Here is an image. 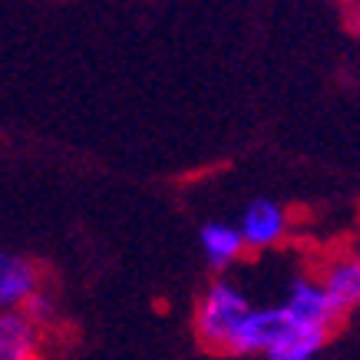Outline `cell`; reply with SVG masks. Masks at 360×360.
Here are the masks:
<instances>
[{
    "label": "cell",
    "mask_w": 360,
    "mask_h": 360,
    "mask_svg": "<svg viewBox=\"0 0 360 360\" xmlns=\"http://www.w3.org/2000/svg\"><path fill=\"white\" fill-rule=\"evenodd\" d=\"M50 330L33 324L23 311L0 314V360H46Z\"/></svg>",
    "instance_id": "obj_6"
},
{
    "label": "cell",
    "mask_w": 360,
    "mask_h": 360,
    "mask_svg": "<svg viewBox=\"0 0 360 360\" xmlns=\"http://www.w3.org/2000/svg\"><path fill=\"white\" fill-rule=\"evenodd\" d=\"M235 229L245 241V251H271L291 235V215L274 198H255L245 205Z\"/></svg>",
    "instance_id": "obj_3"
},
{
    "label": "cell",
    "mask_w": 360,
    "mask_h": 360,
    "mask_svg": "<svg viewBox=\"0 0 360 360\" xmlns=\"http://www.w3.org/2000/svg\"><path fill=\"white\" fill-rule=\"evenodd\" d=\"M314 274L344 317H350L360 307V255L357 251L330 255Z\"/></svg>",
    "instance_id": "obj_5"
},
{
    "label": "cell",
    "mask_w": 360,
    "mask_h": 360,
    "mask_svg": "<svg viewBox=\"0 0 360 360\" xmlns=\"http://www.w3.org/2000/svg\"><path fill=\"white\" fill-rule=\"evenodd\" d=\"M357 255H360V251H357Z\"/></svg>",
    "instance_id": "obj_10"
},
{
    "label": "cell",
    "mask_w": 360,
    "mask_h": 360,
    "mask_svg": "<svg viewBox=\"0 0 360 360\" xmlns=\"http://www.w3.org/2000/svg\"><path fill=\"white\" fill-rule=\"evenodd\" d=\"M350 27H354V33L360 37V0L354 4V7H350Z\"/></svg>",
    "instance_id": "obj_8"
},
{
    "label": "cell",
    "mask_w": 360,
    "mask_h": 360,
    "mask_svg": "<svg viewBox=\"0 0 360 360\" xmlns=\"http://www.w3.org/2000/svg\"><path fill=\"white\" fill-rule=\"evenodd\" d=\"M251 307H255V301L241 291L238 284L229 281V278H215L202 291L195 314H192V328H195L198 344L212 350V354L229 357L231 344L238 338L245 317L251 314Z\"/></svg>",
    "instance_id": "obj_1"
},
{
    "label": "cell",
    "mask_w": 360,
    "mask_h": 360,
    "mask_svg": "<svg viewBox=\"0 0 360 360\" xmlns=\"http://www.w3.org/2000/svg\"><path fill=\"white\" fill-rule=\"evenodd\" d=\"M350 4H357V0H350Z\"/></svg>",
    "instance_id": "obj_9"
},
{
    "label": "cell",
    "mask_w": 360,
    "mask_h": 360,
    "mask_svg": "<svg viewBox=\"0 0 360 360\" xmlns=\"http://www.w3.org/2000/svg\"><path fill=\"white\" fill-rule=\"evenodd\" d=\"M198 245L212 271H229L231 264H238L245 258V241H241L238 229L231 221H208L198 231Z\"/></svg>",
    "instance_id": "obj_7"
},
{
    "label": "cell",
    "mask_w": 360,
    "mask_h": 360,
    "mask_svg": "<svg viewBox=\"0 0 360 360\" xmlns=\"http://www.w3.org/2000/svg\"><path fill=\"white\" fill-rule=\"evenodd\" d=\"M278 307H281L295 324L321 330V334H328V338H334V330L347 321V317L334 307V301H330L328 291H324V284L317 281V274H297V278H291V284H288L284 297L278 301Z\"/></svg>",
    "instance_id": "obj_2"
},
{
    "label": "cell",
    "mask_w": 360,
    "mask_h": 360,
    "mask_svg": "<svg viewBox=\"0 0 360 360\" xmlns=\"http://www.w3.org/2000/svg\"><path fill=\"white\" fill-rule=\"evenodd\" d=\"M46 284H50L46 271L37 258L0 248V314L4 311H23V304Z\"/></svg>",
    "instance_id": "obj_4"
}]
</instances>
